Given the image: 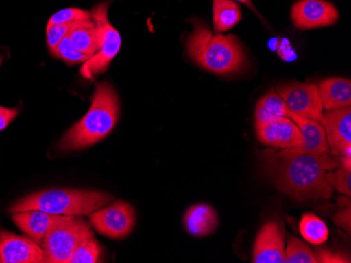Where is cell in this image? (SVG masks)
Returning <instances> with one entry per match:
<instances>
[{
  "instance_id": "24",
  "label": "cell",
  "mask_w": 351,
  "mask_h": 263,
  "mask_svg": "<svg viewBox=\"0 0 351 263\" xmlns=\"http://www.w3.org/2000/svg\"><path fill=\"white\" fill-rule=\"evenodd\" d=\"M327 182L331 187L337 189L341 194H344L347 197L351 196V169L339 165L332 171L327 172Z\"/></svg>"
},
{
  "instance_id": "17",
  "label": "cell",
  "mask_w": 351,
  "mask_h": 263,
  "mask_svg": "<svg viewBox=\"0 0 351 263\" xmlns=\"http://www.w3.org/2000/svg\"><path fill=\"white\" fill-rule=\"evenodd\" d=\"M183 223L189 234L197 237L212 234L219 225L214 208L207 204L191 206L183 217Z\"/></svg>"
},
{
  "instance_id": "27",
  "label": "cell",
  "mask_w": 351,
  "mask_h": 263,
  "mask_svg": "<svg viewBox=\"0 0 351 263\" xmlns=\"http://www.w3.org/2000/svg\"><path fill=\"white\" fill-rule=\"evenodd\" d=\"M77 23H78V21H77ZM77 23L47 25V46H49L51 51V54H54L59 42H60L64 37L68 36L69 33L71 32V29L75 27Z\"/></svg>"
},
{
  "instance_id": "14",
  "label": "cell",
  "mask_w": 351,
  "mask_h": 263,
  "mask_svg": "<svg viewBox=\"0 0 351 263\" xmlns=\"http://www.w3.org/2000/svg\"><path fill=\"white\" fill-rule=\"evenodd\" d=\"M61 215L47 213L40 210H27L13 214V221L25 234L40 245L47 231Z\"/></svg>"
},
{
  "instance_id": "33",
  "label": "cell",
  "mask_w": 351,
  "mask_h": 263,
  "mask_svg": "<svg viewBox=\"0 0 351 263\" xmlns=\"http://www.w3.org/2000/svg\"><path fill=\"white\" fill-rule=\"evenodd\" d=\"M3 62V57L0 56V64Z\"/></svg>"
},
{
  "instance_id": "3",
  "label": "cell",
  "mask_w": 351,
  "mask_h": 263,
  "mask_svg": "<svg viewBox=\"0 0 351 263\" xmlns=\"http://www.w3.org/2000/svg\"><path fill=\"white\" fill-rule=\"evenodd\" d=\"M119 111V99L115 89L108 82L97 84L90 111L61 139L59 149L77 150L104 140L115 127Z\"/></svg>"
},
{
  "instance_id": "25",
  "label": "cell",
  "mask_w": 351,
  "mask_h": 263,
  "mask_svg": "<svg viewBox=\"0 0 351 263\" xmlns=\"http://www.w3.org/2000/svg\"><path fill=\"white\" fill-rule=\"evenodd\" d=\"M53 56L61 60L66 61L68 64H80V62H86L90 58V55L84 54V53L79 52L78 50L73 46L70 39L68 36L64 37L62 40L59 42L56 51H55Z\"/></svg>"
},
{
  "instance_id": "1",
  "label": "cell",
  "mask_w": 351,
  "mask_h": 263,
  "mask_svg": "<svg viewBox=\"0 0 351 263\" xmlns=\"http://www.w3.org/2000/svg\"><path fill=\"white\" fill-rule=\"evenodd\" d=\"M264 169L276 187L300 202L328 199L333 188L327 182V172L340 165V158L331 153L311 154L298 148L261 153Z\"/></svg>"
},
{
  "instance_id": "12",
  "label": "cell",
  "mask_w": 351,
  "mask_h": 263,
  "mask_svg": "<svg viewBox=\"0 0 351 263\" xmlns=\"http://www.w3.org/2000/svg\"><path fill=\"white\" fill-rule=\"evenodd\" d=\"M252 253L254 263H285V237L277 221H270L261 227Z\"/></svg>"
},
{
  "instance_id": "18",
  "label": "cell",
  "mask_w": 351,
  "mask_h": 263,
  "mask_svg": "<svg viewBox=\"0 0 351 263\" xmlns=\"http://www.w3.org/2000/svg\"><path fill=\"white\" fill-rule=\"evenodd\" d=\"M68 37L79 52L93 56L99 51L100 36L94 21H78L71 29Z\"/></svg>"
},
{
  "instance_id": "15",
  "label": "cell",
  "mask_w": 351,
  "mask_h": 263,
  "mask_svg": "<svg viewBox=\"0 0 351 263\" xmlns=\"http://www.w3.org/2000/svg\"><path fill=\"white\" fill-rule=\"evenodd\" d=\"M289 117L297 124L303 137V143L301 146L297 147L298 149L311 154H324L329 152L326 133L320 122L303 119L291 111Z\"/></svg>"
},
{
  "instance_id": "11",
  "label": "cell",
  "mask_w": 351,
  "mask_h": 263,
  "mask_svg": "<svg viewBox=\"0 0 351 263\" xmlns=\"http://www.w3.org/2000/svg\"><path fill=\"white\" fill-rule=\"evenodd\" d=\"M0 263H45L43 247L33 239L0 230Z\"/></svg>"
},
{
  "instance_id": "4",
  "label": "cell",
  "mask_w": 351,
  "mask_h": 263,
  "mask_svg": "<svg viewBox=\"0 0 351 263\" xmlns=\"http://www.w3.org/2000/svg\"><path fill=\"white\" fill-rule=\"evenodd\" d=\"M112 200L113 197L104 192L51 189L21 198L10 208V212L16 213L27 210H40L57 215H88L108 205Z\"/></svg>"
},
{
  "instance_id": "20",
  "label": "cell",
  "mask_w": 351,
  "mask_h": 263,
  "mask_svg": "<svg viewBox=\"0 0 351 263\" xmlns=\"http://www.w3.org/2000/svg\"><path fill=\"white\" fill-rule=\"evenodd\" d=\"M242 18L241 9L234 0H213V23L215 32H226Z\"/></svg>"
},
{
  "instance_id": "30",
  "label": "cell",
  "mask_w": 351,
  "mask_h": 263,
  "mask_svg": "<svg viewBox=\"0 0 351 263\" xmlns=\"http://www.w3.org/2000/svg\"><path fill=\"white\" fill-rule=\"evenodd\" d=\"M17 115H19L17 108H5L0 106V131L8 127Z\"/></svg>"
},
{
  "instance_id": "16",
  "label": "cell",
  "mask_w": 351,
  "mask_h": 263,
  "mask_svg": "<svg viewBox=\"0 0 351 263\" xmlns=\"http://www.w3.org/2000/svg\"><path fill=\"white\" fill-rule=\"evenodd\" d=\"M323 109L332 111L338 108L350 107L351 81L347 78L333 77L319 84Z\"/></svg>"
},
{
  "instance_id": "5",
  "label": "cell",
  "mask_w": 351,
  "mask_h": 263,
  "mask_svg": "<svg viewBox=\"0 0 351 263\" xmlns=\"http://www.w3.org/2000/svg\"><path fill=\"white\" fill-rule=\"evenodd\" d=\"M92 238H94V233L84 219L61 215L41 241L45 262L69 263L75 249Z\"/></svg>"
},
{
  "instance_id": "29",
  "label": "cell",
  "mask_w": 351,
  "mask_h": 263,
  "mask_svg": "<svg viewBox=\"0 0 351 263\" xmlns=\"http://www.w3.org/2000/svg\"><path fill=\"white\" fill-rule=\"evenodd\" d=\"M333 221H335L337 225L347 230V232L350 233V205L347 206L346 209H345V207L341 209L335 216Z\"/></svg>"
},
{
  "instance_id": "23",
  "label": "cell",
  "mask_w": 351,
  "mask_h": 263,
  "mask_svg": "<svg viewBox=\"0 0 351 263\" xmlns=\"http://www.w3.org/2000/svg\"><path fill=\"white\" fill-rule=\"evenodd\" d=\"M102 249L94 238L80 243L71 255L69 263H96L99 261Z\"/></svg>"
},
{
  "instance_id": "22",
  "label": "cell",
  "mask_w": 351,
  "mask_h": 263,
  "mask_svg": "<svg viewBox=\"0 0 351 263\" xmlns=\"http://www.w3.org/2000/svg\"><path fill=\"white\" fill-rule=\"evenodd\" d=\"M286 263H317V257L308 245L293 237L285 245Z\"/></svg>"
},
{
  "instance_id": "13",
  "label": "cell",
  "mask_w": 351,
  "mask_h": 263,
  "mask_svg": "<svg viewBox=\"0 0 351 263\" xmlns=\"http://www.w3.org/2000/svg\"><path fill=\"white\" fill-rule=\"evenodd\" d=\"M258 140L273 148H297L303 143L301 131L289 117H282L256 127Z\"/></svg>"
},
{
  "instance_id": "7",
  "label": "cell",
  "mask_w": 351,
  "mask_h": 263,
  "mask_svg": "<svg viewBox=\"0 0 351 263\" xmlns=\"http://www.w3.org/2000/svg\"><path fill=\"white\" fill-rule=\"evenodd\" d=\"M280 97L291 113L303 119L321 121L323 109L319 86L313 83L282 84L277 87Z\"/></svg>"
},
{
  "instance_id": "31",
  "label": "cell",
  "mask_w": 351,
  "mask_h": 263,
  "mask_svg": "<svg viewBox=\"0 0 351 263\" xmlns=\"http://www.w3.org/2000/svg\"><path fill=\"white\" fill-rule=\"evenodd\" d=\"M278 54L283 59L284 61H291L295 59V53L293 52V49L291 48L289 41L284 40L280 41L279 49H278Z\"/></svg>"
},
{
  "instance_id": "6",
  "label": "cell",
  "mask_w": 351,
  "mask_h": 263,
  "mask_svg": "<svg viewBox=\"0 0 351 263\" xmlns=\"http://www.w3.org/2000/svg\"><path fill=\"white\" fill-rule=\"evenodd\" d=\"M108 8L110 3L106 1L93 8L90 13L99 33L100 49L84 62L80 70L82 77L86 79H94L95 77L106 72L121 48V36L108 20Z\"/></svg>"
},
{
  "instance_id": "21",
  "label": "cell",
  "mask_w": 351,
  "mask_h": 263,
  "mask_svg": "<svg viewBox=\"0 0 351 263\" xmlns=\"http://www.w3.org/2000/svg\"><path fill=\"white\" fill-rule=\"evenodd\" d=\"M299 227L303 238L311 245H322L328 239V227L324 221L315 214L307 213L302 216Z\"/></svg>"
},
{
  "instance_id": "8",
  "label": "cell",
  "mask_w": 351,
  "mask_h": 263,
  "mask_svg": "<svg viewBox=\"0 0 351 263\" xmlns=\"http://www.w3.org/2000/svg\"><path fill=\"white\" fill-rule=\"evenodd\" d=\"M90 223L100 234L110 238L122 239L135 227V210L130 204L119 200L90 213Z\"/></svg>"
},
{
  "instance_id": "26",
  "label": "cell",
  "mask_w": 351,
  "mask_h": 263,
  "mask_svg": "<svg viewBox=\"0 0 351 263\" xmlns=\"http://www.w3.org/2000/svg\"><path fill=\"white\" fill-rule=\"evenodd\" d=\"M92 15L90 12L84 11V10L74 9H63L57 12L51 17L47 25H60V23H73L77 21L90 20Z\"/></svg>"
},
{
  "instance_id": "28",
  "label": "cell",
  "mask_w": 351,
  "mask_h": 263,
  "mask_svg": "<svg viewBox=\"0 0 351 263\" xmlns=\"http://www.w3.org/2000/svg\"><path fill=\"white\" fill-rule=\"evenodd\" d=\"M317 253L319 254L315 255L317 262H350V260L347 257L336 254V253L330 252V251L321 250Z\"/></svg>"
},
{
  "instance_id": "32",
  "label": "cell",
  "mask_w": 351,
  "mask_h": 263,
  "mask_svg": "<svg viewBox=\"0 0 351 263\" xmlns=\"http://www.w3.org/2000/svg\"><path fill=\"white\" fill-rule=\"evenodd\" d=\"M234 1H238V3H244L246 7L250 8L252 11L256 12V8H254V3H252V0H234ZM257 13V12H256Z\"/></svg>"
},
{
  "instance_id": "10",
  "label": "cell",
  "mask_w": 351,
  "mask_h": 263,
  "mask_svg": "<svg viewBox=\"0 0 351 263\" xmlns=\"http://www.w3.org/2000/svg\"><path fill=\"white\" fill-rule=\"evenodd\" d=\"M320 123L324 127L331 154L338 158L351 156L350 107L325 111Z\"/></svg>"
},
{
  "instance_id": "2",
  "label": "cell",
  "mask_w": 351,
  "mask_h": 263,
  "mask_svg": "<svg viewBox=\"0 0 351 263\" xmlns=\"http://www.w3.org/2000/svg\"><path fill=\"white\" fill-rule=\"evenodd\" d=\"M193 25L194 31L187 38L186 50L195 64L219 76H230L243 70L247 59L234 35H214L200 20H193Z\"/></svg>"
},
{
  "instance_id": "9",
  "label": "cell",
  "mask_w": 351,
  "mask_h": 263,
  "mask_svg": "<svg viewBox=\"0 0 351 263\" xmlns=\"http://www.w3.org/2000/svg\"><path fill=\"white\" fill-rule=\"evenodd\" d=\"M291 16L293 25L305 31L330 27L339 20L340 14L336 5L326 0H298Z\"/></svg>"
},
{
  "instance_id": "19",
  "label": "cell",
  "mask_w": 351,
  "mask_h": 263,
  "mask_svg": "<svg viewBox=\"0 0 351 263\" xmlns=\"http://www.w3.org/2000/svg\"><path fill=\"white\" fill-rule=\"evenodd\" d=\"M289 108L286 106L285 102L280 97L278 92L271 90L261 98L256 106V111H254L256 127L262 126L264 124L282 119V117H289Z\"/></svg>"
}]
</instances>
